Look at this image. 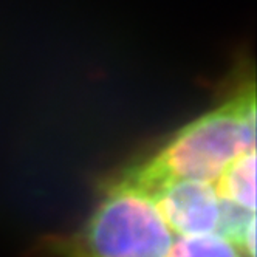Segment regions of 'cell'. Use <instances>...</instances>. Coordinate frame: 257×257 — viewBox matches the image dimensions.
<instances>
[{"label":"cell","mask_w":257,"mask_h":257,"mask_svg":"<svg viewBox=\"0 0 257 257\" xmlns=\"http://www.w3.org/2000/svg\"><path fill=\"white\" fill-rule=\"evenodd\" d=\"M255 149L254 91H243L229 102L197 118L143 168V178H186L217 183L231 163Z\"/></svg>","instance_id":"cell-1"},{"label":"cell","mask_w":257,"mask_h":257,"mask_svg":"<svg viewBox=\"0 0 257 257\" xmlns=\"http://www.w3.org/2000/svg\"><path fill=\"white\" fill-rule=\"evenodd\" d=\"M215 186L222 198L255 212V149L234 160Z\"/></svg>","instance_id":"cell-4"},{"label":"cell","mask_w":257,"mask_h":257,"mask_svg":"<svg viewBox=\"0 0 257 257\" xmlns=\"http://www.w3.org/2000/svg\"><path fill=\"white\" fill-rule=\"evenodd\" d=\"M131 175L148 189L175 235L217 232L220 194L215 183L186 178H143Z\"/></svg>","instance_id":"cell-3"},{"label":"cell","mask_w":257,"mask_h":257,"mask_svg":"<svg viewBox=\"0 0 257 257\" xmlns=\"http://www.w3.org/2000/svg\"><path fill=\"white\" fill-rule=\"evenodd\" d=\"M168 257H246L238 245L222 232L175 235Z\"/></svg>","instance_id":"cell-5"},{"label":"cell","mask_w":257,"mask_h":257,"mask_svg":"<svg viewBox=\"0 0 257 257\" xmlns=\"http://www.w3.org/2000/svg\"><path fill=\"white\" fill-rule=\"evenodd\" d=\"M175 240L152 194L131 174L107 191L84 229L68 243L71 257H168Z\"/></svg>","instance_id":"cell-2"}]
</instances>
